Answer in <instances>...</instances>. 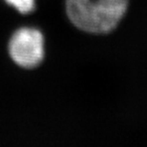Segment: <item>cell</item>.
Instances as JSON below:
<instances>
[{
  "instance_id": "1",
  "label": "cell",
  "mask_w": 147,
  "mask_h": 147,
  "mask_svg": "<svg viewBox=\"0 0 147 147\" xmlns=\"http://www.w3.org/2000/svg\"><path fill=\"white\" fill-rule=\"evenodd\" d=\"M129 0H66L69 19L79 30L107 34L119 25Z\"/></svg>"
},
{
  "instance_id": "2",
  "label": "cell",
  "mask_w": 147,
  "mask_h": 147,
  "mask_svg": "<svg viewBox=\"0 0 147 147\" xmlns=\"http://www.w3.org/2000/svg\"><path fill=\"white\" fill-rule=\"evenodd\" d=\"M9 53L14 62L23 68H34L44 57V38L34 28H21L11 36Z\"/></svg>"
},
{
  "instance_id": "3",
  "label": "cell",
  "mask_w": 147,
  "mask_h": 147,
  "mask_svg": "<svg viewBox=\"0 0 147 147\" xmlns=\"http://www.w3.org/2000/svg\"><path fill=\"white\" fill-rule=\"evenodd\" d=\"M21 13H29L34 9V0H6Z\"/></svg>"
}]
</instances>
